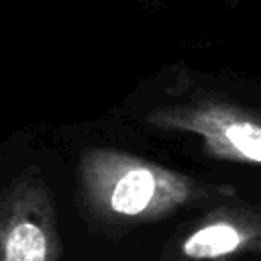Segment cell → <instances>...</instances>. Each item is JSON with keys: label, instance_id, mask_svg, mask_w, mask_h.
I'll return each instance as SVG.
<instances>
[{"label": "cell", "instance_id": "1", "mask_svg": "<svg viewBox=\"0 0 261 261\" xmlns=\"http://www.w3.org/2000/svg\"><path fill=\"white\" fill-rule=\"evenodd\" d=\"M75 188L84 218L102 230H128L234 198L232 186L210 184L110 147L80 155Z\"/></svg>", "mask_w": 261, "mask_h": 261}, {"label": "cell", "instance_id": "2", "mask_svg": "<svg viewBox=\"0 0 261 261\" xmlns=\"http://www.w3.org/2000/svg\"><path fill=\"white\" fill-rule=\"evenodd\" d=\"M179 80V75H177ZM167 92L165 102L143 108L139 118L167 135H188L200 139L212 159L257 167L261 161L259 114L226 96L179 80Z\"/></svg>", "mask_w": 261, "mask_h": 261}, {"label": "cell", "instance_id": "3", "mask_svg": "<svg viewBox=\"0 0 261 261\" xmlns=\"http://www.w3.org/2000/svg\"><path fill=\"white\" fill-rule=\"evenodd\" d=\"M59 251L53 192L29 167L0 186V261H55Z\"/></svg>", "mask_w": 261, "mask_h": 261}, {"label": "cell", "instance_id": "4", "mask_svg": "<svg viewBox=\"0 0 261 261\" xmlns=\"http://www.w3.org/2000/svg\"><path fill=\"white\" fill-rule=\"evenodd\" d=\"M222 200L208 206L165 253V261H234L257 255L261 247V216L253 204Z\"/></svg>", "mask_w": 261, "mask_h": 261}]
</instances>
